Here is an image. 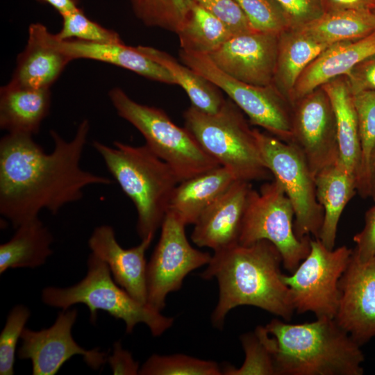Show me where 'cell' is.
Wrapping results in <instances>:
<instances>
[{"mask_svg": "<svg viewBox=\"0 0 375 375\" xmlns=\"http://www.w3.org/2000/svg\"><path fill=\"white\" fill-rule=\"evenodd\" d=\"M183 64L224 92L249 118L272 135L290 143L292 137V106L276 86H256L232 78L219 69L207 55L181 49Z\"/></svg>", "mask_w": 375, "mask_h": 375, "instance_id": "obj_9", "label": "cell"}, {"mask_svg": "<svg viewBox=\"0 0 375 375\" xmlns=\"http://www.w3.org/2000/svg\"><path fill=\"white\" fill-rule=\"evenodd\" d=\"M265 327L276 340V375H362L364 354L334 318L290 324L273 319Z\"/></svg>", "mask_w": 375, "mask_h": 375, "instance_id": "obj_3", "label": "cell"}, {"mask_svg": "<svg viewBox=\"0 0 375 375\" xmlns=\"http://www.w3.org/2000/svg\"><path fill=\"white\" fill-rule=\"evenodd\" d=\"M345 76L353 95L375 90V55L358 63Z\"/></svg>", "mask_w": 375, "mask_h": 375, "instance_id": "obj_39", "label": "cell"}, {"mask_svg": "<svg viewBox=\"0 0 375 375\" xmlns=\"http://www.w3.org/2000/svg\"><path fill=\"white\" fill-rule=\"evenodd\" d=\"M107 361L113 374H139V362L134 360L130 351L122 347L120 341L114 343L112 353L108 356Z\"/></svg>", "mask_w": 375, "mask_h": 375, "instance_id": "obj_41", "label": "cell"}, {"mask_svg": "<svg viewBox=\"0 0 375 375\" xmlns=\"http://www.w3.org/2000/svg\"><path fill=\"white\" fill-rule=\"evenodd\" d=\"M328 46L302 28H288L279 34L273 84L289 101L301 74Z\"/></svg>", "mask_w": 375, "mask_h": 375, "instance_id": "obj_25", "label": "cell"}, {"mask_svg": "<svg viewBox=\"0 0 375 375\" xmlns=\"http://www.w3.org/2000/svg\"><path fill=\"white\" fill-rule=\"evenodd\" d=\"M294 212L281 184L275 178L258 191H249L238 243L266 240L279 251L283 267L290 274L308 255L310 237L299 238L294 229Z\"/></svg>", "mask_w": 375, "mask_h": 375, "instance_id": "obj_8", "label": "cell"}, {"mask_svg": "<svg viewBox=\"0 0 375 375\" xmlns=\"http://www.w3.org/2000/svg\"><path fill=\"white\" fill-rule=\"evenodd\" d=\"M51 106L50 89L33 88L11 83L0 89V128L8 133L33 135Z\"/></svg>", "mask_w": 375, "mask_h": 375, "instance_id": "obj_22", "label": "cell"}, {"mask_svg": "<svg viewBox=\"0 0 375 375\" xmlns=\"http://www.w3.org/2000/svg\"><path fill=\"white\" fill-rule=\"evenodd\" d=\"M62 28L55 34L61 40H77L92 43L122 42L115 31L108 29L88 18L81 8L62 15Z\"/></svg>", "mask_w": 375, "mask_h": 375, "instance_id": "obj_34", "label": "cell"}, {"mask_svg": "<svg viewBox=\"0 0 375 375\" xmlns=\"http://www.w3.org/2000/svg\"><path fill=\"white\" fill-rule=\"evenodd\" d=\"M252 186L237 180L194 224L190 238L199 247L215 251L238 243L247 198Z\"/></svg>", "mask_w": 375, "mask_h": 375, "instance_id": "obj_18", "label": "cell"}, {"mask_svg": "<svg viewBox=\"0 0 375 375\" xmlns=\"http://www.w3.org/2000/svg\"><path fill=\"white\" fill-rule=\"evenodd\" d=\"M28 33L26 45L17 58L10 83L50 89L72 60L58 47L54 34L44 25L31 24Z\"/></svg>", "mask_w": 375, "mask_h": 375, "instance_id": "obj_19", "label": "cell"}, {"mask_svg": "<svg viewBox=\"0 0 375 375\" xmlns=\"http://www.w3.org/2000/svg\"><path fill=\"white\" fill-rule=\"evenodd\" d=\"M310 249L297 269L282 279L288 287L294 310L311 312L317 318H334L338 310V283L352 255L343 245L328 249L319 239H310Z\"/></svg>", "mask_w": 375, "mask_h": 375, "instance_id": "obj_11", "label": "cell"}, {"mask_svg": "<svg viewBox=\"0 0 375 375\" xmlns=\"http://www.w3.org/2000/svg\"><path fill=\"white\" fill-rule=\"evenodd\" d=\"M53 7L60 15L74 11L78 8L76 0H38Z\"/></svg>", "mask_w": 375, "mask_h": 375, "instance_id": "obj_43", "label": "cell"}, {"mask_svg": "<svg viewBox=\"0 0 375 375\" xmlns=\"http://www.w3.org/2000/svg\"><path fill=\"white\" fill-rule=\"evenodd\" d=\"M373 55H375V31L360 39L329 45L298 78L290 97L291 104L329 81L347 75L355 65Z\"/></svg>", "mask_w": 375, "mask_h": 375, "instance_id": "obj_20", "label": "cell"}, {"mask_svg": "<svg viewBox=\"0 0 375 375\" xmlns=\"http://www.w3.org/2000/svg\"><path fill=\"white\" fill-rule=\"evenodd\" d=\"M14 235L0 245V274L8 269L35 268L52 254V233L38 217L18 226Z\"/></svg>", "mask_w": 375, "mask_h": 375, "instance_id": "obj_27", "label": "cell"}, {"mask_svg": "<svg viewBox=\"0 0 375 375\" xmlns=\"http://www.w3.org/2000/svg\"><path fill=\"white\" fill-rule=\"evenodd\" d=\"M58 47L71 60L89 59L113 65L145 77L168 85H176L168 71L152 60L137 47L124 42L92 43L77 40H61L56 38Z\"/></svg>", "mask_w": 375, "mask_h": 375, "instance_id": "obj_21", "label": "cell"}, {"mask_svg": "<svg viewBox=\"0 0 375 375\" xmlns=\"http://www.w3.org/2000/svg\"><path fill=\"white\" fill-rule=\"evenodd\" d=\"M335 112L340 160L356 178L360 168V146L356 110L346 76L335 78L322 85Z\"/></svg>", "mask_w": 375, "mask_h": 375, "instance_id": "obj_26", "label": "cell"}, {"mask_svg": "<svg viewBox=\"0 0 375 375\" xmlns=\"http://www.w3.org/2000/svg\"><path fill=\"white\" fill-rule=\"evenodd\" d=\"M85 276L68 288L47 287L42 291V300L47 306L69 308L76 303L88 306L90 321L97 320L98 310L107 312L115 319H122L126 333H131L140 323L158 337L169 329L174 319L163 315L160 311L144 304L131 297L114 281L107 264L91 253L87 261Z\"/></svg>", "mask_w": 375, "mask_h": 375, "instance_id": "obj_6", "label": "cell"}, {"mask_svg": "<svg viewBox=\"0 0 375 375\" xmlns=\"http://www.w3.org/2000/svg\"><path fill=\"white\" fill-rule=\"evenodd\" d=\"M256 31L280 34L290 28L285 15L275 0H235Z\"/></svg>", "mask_w": 375, "mask_h": 375, "instance_id": "obj_35", "label": "cell"}, {"mask_svg": "<svg viewBox=\"0 0 375 375\" xmlns=\"http://www.w3.org/2000/svg\"><path fill=\"white\" fill-rule=\"evenodd\" d=\"M176 34L181 49L204 55L212 53L233 36L224 23L194 0Z\"/></svg>", "mask_w": 375, "mask_h": 375, "instance_id": "obj_30", "label": "cell"}, {"mask_svg": "<svg viewBox=\"0 0 375 375\" xmlns=\"http://www.w3.org/2000/svg\"><path fill=\"white\" fill-rule=\"evenodd\" d=\"M338 288L334 319L362 347L375 337V257L362 261L352 252Z\"/></svg>", "mask_w": 375, "mask_h": 375, "instance_id": "obj_15", "label": "cell"}, {"mask_svg": "<svg viewBox=\"0 0 375 375\" xmlns=\"http://www.w3.org/2000/svg\"><path fill=\"white\" fill-rule=\"evenodd\" d=\"M324 12L344 10H372L374 0H322Z\"/></svg>", "mask_w": 375, "mask_h": 375, "instance_id": "obj_42", "label": "cell"}, {"mask_svg": "<svg viewBox=\"0 0 375 375\" xmlns=\"http://www.w3.org/2000/svg\"><path fill=\"white\" fill-rule=\"evenodd\" d=\"M263 160L282 185L294 212V229L303 239L319 238L324 210L317 200L315 178L298 149L269 133L255 128Z\"/></svg>", "mask_w": 375, "mask_h": 375, "instance_id": "obj_10", "label": "cell"}, {"mask_svg": "<svg viewBox=\"0 0 375 375\" xmlns=\"http://www.w3.org/2000/svg\"><path fill=\"white\" fill-rule=\"evenodd\" d=\"M372 12L374 13V15H375V5H374V6L372 8Z\"/></svg>", "mask_w": 375, "mask_h": 375, "instance_id": "obj_45", "label": "cell"}, {"mask_svg": "<svg viewBox=\"0 0 375 375\" xmlns=\"http://www.w3.org/2000/svg\"><path fill=\"white\" fill-rule=\"evenodd\" d=\"M76 308L62 309L52 326L40 331L24 328L22 346L17 351L19 359H30L34 375H54L68 360L81 355L91 368L97 369L107 361L105 352L99 349L86 350L74 340L72 329L77 318Z\"/></svg>", "mask_w": 375, "mask_h": 375, "instance_id": "obj_14", "label": "cell"}, {"mask_svg": "<svg viewBox=\"0 0 375 375\" xmlns=\"http://www.w3.org/2000/svg\"><path fill=\"white\" fill-rule=\"evenodd\" d=\"M137 48L168 71L175 84L185 90L192 106L208 113L219 110L226 99L212 83L167 52L147 46Z\"/></svg>", "mask_w": 375, "mask_h": 375, "instance_id": "obj_28", "label": "cell"}, {"mask_svg": "<svg viewBox=\"0 0 375 375\" xmlns=\"http://www.w3.org/2000/svg\"><path fill=\"white\" fill-rule=\"evenodd\" d=\"M282 257L269 241L236 243L215 251L201 278H216L219 299L211 315L212 325L222 329L228 313L240 306L261 308L285 321L295 312L288 287L282 279Z\"/></svg>", "mask_w": 375, "mask_h": 375, "instance_id": "obj_2", "label": "cell"}, {"mask_svg": "<svg viewBox=\"0 0 375 375\" xmlns=\"http://www.w3.org/2000/svg\"><path fill=\"white\" fill-rule=\"evenodd\" d=\"M117 115L144 137L145 145L174 171L179 183L219 166L185 128L174 124L162 109L139 103L120 88L108 92Z\"/></svg>", "mask_w": 375, "mask_h": 375, "instance_id": "obj_7", "label": "cell"}, {"mask_svg": "<svg viewBox=\"0 0 375 375\" xmlns=\"http://www.w3.org/2000/svg\"><path fill=\"white\" fill-rule=\"evenodd\" d=\"M353 240L356 243L353 252L359 260L365 261L375 257V205L366 212L364 227Z\"/></svg>", "mask_w": 375, "mask_h": 375, "instance_id": "obj_40", "label": "cell"}, {"mask_svg": "<svg viewBox=\"0 0 375 375\" xmlns=\"http://www.w3.org/2000/svg\"><path fill=\"white\" fill-rule=\"evenodd\" d=\"M283 10L290 28H300L324 13L322 0H275Z\"/></svg>", "mask_w": 375, "mask_h": 375, "instance_id": "obj_38", "label": "cell"}, {"mask_svg": "<svg viewBox=\"0 0 375 375\" xmlns=\"http://www.w3.org/2000/svg\"><path fill=\"white\" fill-rule=\"evenodd\" d=\"M235 181V176L221 165L183 181L172 192L168 211L185 225L194 224Z\"/></svg>", "mask_w": 375, "mask_h": 375, "instance_id": "obj_23", "label": "cell"}, {"mask_svg": "<svg viewBox=\"0 0 375 375\" xmlns=\"http://www.w3.org/2000/svg\"><path fill=\"white\" fill-rule=\"evenodd\" d=\"M370 197L375 201V148L372 152L369 166Z\"/></svg>", "mask_w": 375, "mask_h": 375, "instance_id": "obj_44", "label": "cell"}, {"mask_svg": "<svg viewBox=\"0 0 375 375\" xmlns=\"http://www.w3.org/2000/svg\"><path fill=\"white\" fill-rule=\"evenodd\" d=\"M219 19L233 35L256 31L235 0H194Z\"/></svg>", "mask_w": 375, "mask_h": 375, "instance_id": "obj_37", "label": "cell"}, {"mask_svg": "<svg viewBox=\"0 0 375 375\" xmlns=\"http://www.w3.org/2000/svg\"><path fill=\"white\" fill-rule=\"evenodd\" d=\"M315 183L317 200L324 210L318 239L333 249L341 215L357 192V181L339 160L316 175Z\"/></svg>", "mask_w": 375, "mask_h": 375, "instance_id": "obj_24", "label": "cell"}, {"mask_svg": "<svg viewBox=\"0 0 375 375\" xmlns=\"http://www.w3.org/2000/svg\"><path fill=\"white\" fill-rule=\"evenodd\" d=\"M92 146L134 204L136 229L141 240L154 237L179 183L172 169L145 144L135 147L115 141L110 147L95 140Z\"/></svg>", "mask_w": 375, "mask_h": 375, "instance_id": "obj_4", "label": "cell"}, {"mask_svg": "<svg viewBox=\"0 0 375 375\" xmlns=\"http://www.w3.org/2000/svg\"><path fill=\"white\" fill-rule=\"evenodd\" d=\"M185 225L167 211L160 239L147 268V305L158 311L166 306L169 293L179 290L185 276L208 265L212 256L190 244Z\"/></svg>", "mask_w": 375, "mask_h": 375, "instance_id": "obj_12", "label": "cell"}, {"mask_svg": "<svg viewBox=\"0 0 375 375\" xmlns=\"http://www.w3.org/2000/svg\"><path fill=\"white\" fill-rule=\"evenodd\" d=\"M90 130L88 119L67 141L49 133L53 149L47 153L32 135L8 133L0 140V213L14 228L38 217L42 210L56 215L67 204L81 200L91 185L112 181L81 167Z\"/></svg>", "mask_w": 375, "mask_h": 375, "instance_id": "obj_1", "label": "cell"}, {"mask_svg": "<svg viewBox=\"0 0 375 375\" xmlns=\"http://www.w3.org/2000/svg\"><path fill=\"white\" fill-rule=\"evenodd\" d=\"M292 144L314 178L340 160L336 122L331 99L318 87L292 104Z\"/></svg>", "mask_w": 375, "mask_h": 375, "instance_id": "obj_13", "label": "cell"}, {"mask_svg": "<svg viewBox=\"0 0 375 375\" xmlns=\"http://www.w3.org/2000/svg\"><path fill=\"white\" fill-rule=\"evenodd\" d=\"M375 1V0H374Z\"/></svg>", "mask_w": 375, "mask_h": 375, "instance_id": "obj_46", "label": "cell"}, {"mask_svg": "<svg viewBox=\"0 0 375 375\" xmlns=\"http://www.w3.org/2000/svg\"><path fill=\"white\" fill-rule=\"evenodd\" d=\"M31 312L25 306L17 305L9 312L0 334V374L12 375L17 341L21 338Z\"/></svg>", "mask_w": 375, "mask_h": 375, "instance_id": "obj_36", "label": "cell"}, {"mask_svg": "<svg viewBox=\"0 0 375 375\" xmlns=\"http://www.w3.org/2000/svg\"><path fill=\"white\" fill-rule=\"evenodd\" d=\"M154 237L142 239L132 248L124 249L118 243L113 228L97 226L88 240L92 253L104 261L114 281L139 302L147 304L146 251Z\"/></svg>", "mask_w": 375, "mask_h": 375, "instance_id": "obj_17", "label": "cell"}, {"mask_svg": "<svg viewBox=\"0 0 375 375\" xmlns=\"http://www.w3.org/2000/svg\"><path fill=\"white\" fill-rule=\"evenodd\" d=\"M245 358L238 368L226 365L222 368L225 375H276L275 352L276 340L265 326H258L253 331L240 337Z\"/></svg>", "mask_w": 375, "mask_h": 375, "instance_id": "obj_31", "label": "cell"}, {"mask_svg": "<svg viewBox=\"0 0 375 375\" xmlns=\"http://www.w3.org/2000/svg\"><path fill=\"white\" fill-rule=\"evenodd\" d=\"M278 37L279 34L260 31L233 35L207 56L232 78L266 86L273 83Z\"/></svg>", "mask_w": 375, "mask_h": 375, "instance_id": "obj_16", "label": "cell"}, {"mask_svg": "<svg viewBox=\"0 0 375 375\" xmlns=\"http://www.w3.org/2000/svg\"><path fill=\"white\" fill-rule=\"evenodd\" d=\"M360 146V168L357 192L362 198L370 197L369 166L375 148V90L353 95Z\"/></svg>", "mask_w": 375, "mask_h": 375, "instance_id": "obj_32", "label": "cell"}, {"mask_svg": "<svg viewBox=\"0 0 375 375\" xmlns=\"http://www.w3.org/2000/svg\"><path fill=\"white\" fill-rule=\"evenodd\" d=\"M301 28L319 42L331 45L360 39L374 31L375 15L372 10L324 12Z\"/></svg>", "mask_w": 375, "mask_h": 375, "instance_id": "obj_29", "label": "cell"}, {"mask_svg": "<svg viewBox=\"0 0 375 375\" xmlns=\"http://www.w3.org/2000/svg\"><path fill=\"white\" fill-rule=\"evenodd\" d=\"M185 127L203 150L237 180H268L267 169L251 128L243 112L226 99L219 111L208 113L191 106L183 113Z\"/></svg>", "mask_w": 375, "mask_h": 375, "instance_id": "obj_5", "label": "cell"}, {"mask_svg": "<svg viewBox=\"0 0 375 375\" xmlns=\"http://www.w3.org/2000/svg\"><path fill=\"white\" fill-rule=\"evenodd\" d=\"M140 375H222V368L213 360L183 353L151 355L140 367Z\"/></svg>", "mask_w": 375, "mask_h": 375, "instance_id": "obj_33", "label": "cell"}]
</instances>
